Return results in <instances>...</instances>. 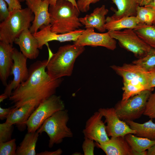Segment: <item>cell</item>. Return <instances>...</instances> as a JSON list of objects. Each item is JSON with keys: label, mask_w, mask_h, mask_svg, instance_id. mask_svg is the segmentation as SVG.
<instances>
[{"label": "cell", "mask_w": 155, "mask_h": 155, "mask_svg": "<svg viewBox=\"0 0 155 155\" xmlns=\"http://www.w3.org/2000/svg\"><path fill=\"white\" fill-rule=\"evenodd\" d=\"M47 61L48 59L38 61L32 64L29 69L28 79L13 91L9 100L14 104L15 110L33 100L36 101L38 106L55 94L63 79L53 80L49 76L46 70Z\"/></svg>", "instance_id": "obj_1"}, {"label": "cell", "mask_w": 155, "mask_h": 155, "mask_svg": "<svg viewBox=\"0 0 155 155\" xmlns=\"http://www.w3.org/2000/svg\"><path fill=\"white\" fill-rule=\"evenodd\" d=\"M49 10L51 29L54 33H69L83 26L80 20V11L67 0H57L55 5H50Z\"/></svg>", "instance_id": "obj_2"}, {"label": "cell", "mask_w": 155, "mask_h": 155, "mask_svg": "<svg viewBox=\"0 0 155 155\" xmlns=\"http://www.w3.org/2000/svg\"><path fill=\"white\" fill-rule=\"evenodd\" d=\"M84 46L68 44L60 46L56 53L50 50L46 65V71L53 79L71 76L76 59L84 51Z\"/></svg>", "instance_id": "obj_3"}, {"label": "cell", "mask_w": 155, "mask_h": 155, "mask_svg": "<svg viewBox=\"0 0 155 155\" xmlns=\"http://www.w3.org/2000/svg\"><path fill=\"white\" fill-rule=\"evenodd\" d=\"M28 7L10 12L8 17L0 24V41L13 45L25 30L29 29L34 16Z\"/></svg>", "instance_id": "obj_4"}, {"label": "cell", "mask_w": 155, "mask_h": 155, "mask_svg": "<svg viewBox=\"0 0 155 155\" xmlns=\"http://www.w3.org/2000/svg\"><path fill=\"white\" fill-rule=\"evenodd\" d=\"M69 119L68 111H58L46 119L36 131L41 134L45 132L49 137V147L61 143L64 139L73 136L71 129L67 125Z\"/></svg>", "instance_id": "obj_5"}, {"label": "cell", "mask_w": 155, "mask_h": 155, "mask_svg": "<svg viewBox=\"0 0 155 155\" xmlns=\"http://www.w3.org/2000/svg\"><path fill=\"white\" fill-rule=\"evenodd\" d=\"M65 109V104L60 96H51L41 103L29 118L26 123L28 131H36L46 119L56 112Z\"/></svg>", "instance_id": "obj_6"}, {"label": "cell", "mask_w": 155, "mask_h": 155, "mask_svg": "<svg viewBox=\"0 0 155 155\" xmlns=\"http://www.w3.org/2000/svg\"><path fill=\"white\" fill-rule=\"evenodd\" d=\"M151 92L145 90L125 102L121 101L117 103L114 108L119 119L123 121H134L143 115Z\"/></svg>", "instance_id": "obj_7"}, {"label": "cell", "mask_w": 155, "mask_h": 155, "mask_svg": "<svg viewBox=\"0 0 155 155\" xmlns=\"http://www.w3.org/2000/svg\"><path fill=\"white\" fill-rule=\"evenodd\" d=\"M108 31L122 46L133 53L138 59L146 55L152 48L140 38L133 29Z\"/></svg>", "instance_id": "obj_8"}, {"label": "cell", "mask_w": 155, "mask_h": 155, "mask_svg": "<svg viewBox=\"0 0 155 155\" xmlns=\"http://www.w3.org/2000/svg\"><path fill=\"white\" fill-rule=\"evenodd\" d=\"M12 58L13 64L11 75L13 78L10 83L7 84L3 93L0 95L5 99L10 96L13 91L22 83L25 82L29 76V69L27 65V58L20 51L14 48Z\"/></svg>", "instance_id": "obj_9"}, {"label": "cell", "mask_w": 155, "mask_h": 155, "mask_svg": "<svg viewBox=\"0 0 155 155\" xmlns=\"http://www.w3.org/2000/svg\"><path fill=\"white\" fill-rule=\"evenodd\" d=\"M98 111L105 119L106 131L108 137H124L128 134L136 133L125 121L119 119L114 108H100Z\"/></svg>", "instance_id": "obj_10"}, {"label": "cell", "mask_w": 155, "mask_h": 155, "mask_svg": "<svg viewBox=\"0 0 155 155\" xmlns=\"http://www.w3.org/2000/svg\"><path fill=\"white\" fill-rule=\"evenodd\" d=\"M73 44L80 46H102L111 50H114L117 47L115 39L111 36L108 31L105 33H97L94 32L93 28L84 30Z\"/></svg>", "instance_id": "obj_11"}, {"label": "cell", "mask_w": 155, "mask_h": 155, "mask_svg": "<svg viewBox=\"0 0 155 155\" xmlns=\"http://www.w3.org/2000/svg\"><path fill=\"white\" fill-rule=\"evenodd\" d=\"M26 4L34 13V19L29 30L32 34L42 26L50 24L49 0H25Z\"/></svg>", "instance_id": "obj_12"}, {"label": "cell", "mask_w": 155, "mask_h": 155, "mask_svg": "<svg viewBox=\"0 0 155 155\" xmlns=\"http://www.w3.org/2000/svg\"><path fill=\"white\" fill-rule=\"evenodd\" d=\"M103 117L99 111L94 112L86 121L82 132L84 137L89 138L99 144L109 140L106 126L102 120Z\"/></svg>", "instance_id": "obj_13"}, {"label": "cell", "mask_w": 155, "mask_h": 155, "mask_svg": "<svg viewBox=\"0 0 155 155\" xmlns=\"http://www.w3.org/2000/svg\"><path fill=\"white\" fill-rule=\"evenodd\" d=\"M84 29H79L73 32L63 34H58L52 32L50 25H44L40 30L32 34L37 39L39 49H42L43 46L51 41L56 40L60 42L66 41H75L82 34Z\"/></svg>", "instance_id": "obj_14"}, {"label": "cell", "mask_w": 155, "mask_h": 155, "mask_svg": "<svg viewBox=\"0 0 155 155\" xmlns=\"http://www.w3.org/2000/svg\"><path fill=\"white\" fill-rule=\"evenodd\" d=\"M110 67L122 77L123 81H138L144 85L146 90H150L148 86V71L133 63L124 64L121 66L113 65Z\"/></svg>", "instance_id": "obj_15"}, {"label": "cell", "mask_w": 155, "mask_h": 155, "mask_svg": "<svg viewBox=\"0 0 155 155\" xmlns=\"http://www.w3.org/2000/svg\"><path fill=\"white\" fill-rule=\"evenodd\" d=\"M14 43L19 46L20 51L28 59H34L38 56L39 51L38 41L29 29L24 30Z\"/></svg>", "instance_id": "obj_16"}, {"label": "cell", "mask_w": 155, "mask_h": 155, "mask_svg": "<svg viewBox=\"0 0 155 155\" xmlns=\"http://www.w3.org/2000/svg\"><path fill=\"white\" fill-rule=\"evenodd\" d=\"M95 143L106 155H132L133 150L124 137H111L105 142Z\"/></svg>", "instance_id": "obj_17"}, {"label": "cell", "mask_w": 155, "mask_h": 155, "mask_svg": "<svg viewBox=\"0 0 155 155\" xmlns=\"http://www.w3.org/2000/svg\"><path fill=\"white\" fill-rule=\"evenodd\" d=\"M38 106L36 101L32 100L14 110L6 119L5 122L12 125L16 124L19 130H23L27 127L26 121Z\"/></svg>", "instance_id": "obj_18"}, {"label": "cell", "mask_w": 155, "mask_h": 155, "mask_svg": "<svg viewBox=\"0 0 155 155\" xmlns=\"http://www.w3.org/2000/svg\"><path fill=\"white\" fill-rule=\"evenodd\" d=\"M14 49L12 45L0 41V79L5 86L7 85V81L13 64Z\"/></svg>", "instance_id": "obj_19"}, {"label": "cell", "mask_w": 155, "mask_h": 155, "mask_svg": "<svg viewBox=\"0 0 155 155\" xmlns=\"http://www.w3.org/2000/svg\"><path fill=\"white\" fill-rule=\"evenodd\" d=\"M108 12V10L106 8L105 6L102 5L100 7L95 8L90 14L80 18V21L85 26V28H93L103 32L106 30L105 27V16Z\"/></svg>", "instance_id": "obj_20"}, {"label": "cell", "mask_w": 155, "mask_h": 155, "mask_svg": "<svg viewBox=\"0 0 155 155\" xmlns=\"http://www.w3.org/2000/svg\"><path fill=\"white\" fill-rule=\"evenodd\" d=\"M140 25L136 16L123 17L115 19L111 16L106 18L105 27L108 31L120 30L123 29H134Z\"/></svg>", "instance_id": "obj_21"}, {"label": "cell", "mask_w": 155, "mask_h": 155, "mask_svg": "<svg viewBox=\"0 0 155 155\" xmlns=\"http://www.w3.org/2000/svg\"><path fill=\"white\" fill-rule=\"evenodd\" d=\"M117 8L111 17L115 19L125 17L136 16L139 5L135 0H111Z\"/></svg>", "instance_id": "obj_22"}, {"label": "cell", "mask_w": 155, "mask_h": 155, "mask_svg": "<svg viewBox=\"0 0 155 155\" xmlns=\"http://www.w3.org/2000/svg\"><path fill=\"white\" fill-rule=\"evenodd\" d=\"M39 134L36 131L28 132L17 148L16 155H36V148Z\"/></svg>", "instance_id": "obj_23"}, {"label": "cell", "mask_w": 155, "mask_h": 155, "mask_svg": "<svg viewBox=\"0 0 155 155\" xmlns=\"http://www.w3.org/2000/svg\"><path fill=\"white\" fill-rule=\"evenodd\" d=\"M124 121L136 131L135 135L155 140V123L153 122L152 119L143 123L130 120Z\"/></svg>", "instance_id": "obj_24"}, {"label": "cell", "mask_w": 155, "mask_h": 155, "mask_svg": "<svg viewBox=\"0 0 155 155\" xmlns=\"http://www.w3.org/2000/svg\"><path fill=\"white\" fill-rule=\"evenodd\" d=\"M132 134H128L124 137L133 150L139 152H142L146 151L155 144V140L138 137Z\"/></svg>", "instance_id": "obj_25"}, {"label": "cell", "mask_w": 155, "mask_h": 155, "mask_svg": "<svg viewBox=\"0 0 155 155\" xmlns=\"http://www.w3.org/2000/svg\"><path fill=\"white\" fill-rule=\"evenodd\" d=\"M123 91L121 101L124 102L131 97L146 90L144 85L136 80L123 81Z\"/></svg>", "instance_id": "obj_26"}, {"label": "cell", "mask_w": 155, "mask_h": 155, "mask_svg": "<svg viewBox=\"0 0 155 155\" xmlns=\"http://www.w3.org/2000/svg\"><path fill=\"white\" fill-rule=\"evenodd\" d=\"M137 35L151 47L155 48V26L141 25L133 29Z\"/></svg>", "instance_id": "obj_27"}, {"label": "cell", "mask_w": 155, "mask_h": 155, "mask_svg": "<svg viewBox=\"0 0 155 155\" xmlns=\"http://www.w3.org/2000/svg\"><path fill=\"white\" fill-rule=\"evenodd\" d=\"M136 16L141 25H152L155 17V11L139 5L137 9Z\"/></svg>", "instance_id": "obj_28"}, {"label": "cell", "mask_w": 155, "mask_h": 155, "mask_svg": "<svg viewBox=\"0 0 155 155\" xmlns=\"http://www.w3.org/2000/svg\"><path fill=\"white\" fill-rule=\"evenodd\" d=\"M132 63L147 71L155 69V48L152 47L146 55L133 61Z\"/></svg>", "instance_id": "obj_29"}, {"label": "cell", "mask_w": 155, "mask_h": 155, "mask_svg": "<svg viewBox=\"0 0 155 155\" xmlns=\"http://www.w3.org/2000/svg\"><path fill=\"white\" fill-rule=\"evenodd\" d=\"M16 141L14 139L5 142H0V155H16Z\"/></svg>", "instance_id": "obj_30"}, {"label": "cell", "mask_w": 155, "mask_h": 155, "mask_svg": "<svg viewBox=\"0 0 155 155\" xmlns=\"http://www.w3.org/2000/svg\"><path fill=\"white\" fill-rule=\"evenodd\" d=\"M13 125L5 122L0 124V142H5L11 140Z\"/></svg>", "instance_id": "obj_31"}, {"label": "cell", "mask_w": 155, "mask_h": 155, "mask_svg": "<svg viewBox=\"0 0 155 155\" xmlns=\"http://www.w3.org/2000/svg\"><path fill=\"white\" fill-rule=\"evenodd\" d=\"M143 115L151 119H155V92L150 94L147 101Z\"/></svg>", "instance_id": "obj_32"}, {"label": "cell", "mask_w": 155, "mask_h": 155, "mask_svg": "<svg viewBox=\"0 0 155 155\" xmlns=\"http://www.w3.org/2000/svg\"><path fill=\"white\" fill-rule=\"evenodd\" d=\"M82 148L84 155H94V148L96 146L94 140L89 138L84 137Z\"/></svg>", "instance_id": "obj_33"}, {"label": "cell", "mask_w": 155, "mask_h": 155, "mask_svg": "<svg viewBox=\"0 0 155 155\" xmlns=\"http://www.w3.org/2000/svg\"><path fill=\"white\" fill-rule=\"evenodd\" d=\"M100 0H78L77 2L78 8L79 10L83 13H85L89 11L90 5L94 4Z\"/></svg>", "instance_id": "obj_34"}, {"label": "cell", "mask_w": 155, "mask_h": 155, "mask_svg": "<svg viewBox=\"0 0 155 155\" xmlns=\"http://www.w3.org/2000/svg\"><path fill=\"white\" fill-rule=\"evenodd\" d=\"M7 4L4 0H0V21L1 22L6 19L10 14Z\"/></svg>", "instance_id": "obj_35"}, {"label": "cell", "mask_w": 155, "mask_h": 155, "mask_svg": "<svg viewBox=\"0 0 155 155\" xmlns=\"http://www.w3.org/2000/svg\"><path fill=\"white\" fill-rule=\"evenodd\" d=\"M8 5V8L10 12L13 10L22 9V6L19 0H4Z\"/></svg>", "instance_id": "obj_36"}, {"label": "cell", "mask_w": 155, "mask_h": 155, "mask_svg": "<svg viewBox=\"0 0 155 155\" xmlns=\"http://www.w3.org/2000/svg\"><path fill=\"white\" fill-rule=\"evenodd\" d=\"M148 86L151 91L155 87V68L148 71Z\"/></svg>", "instance_id": "obj_37"}, {"label": "cell", "mask_w": 155, "mask_h": 155, "mask_svg": "<svg viewBox=\"0 0 155 155\" xmlns=\"http://www.w3.org/2000/svg\"><path fill=\"white\" fill-rule=\"evenodd\" d=\"M14 110V108H3L0 107V119L3 120L7 118L10 114Z\"/></svg>", "instance_id": "obj_38"}, {"label": "cell", "mask_w": 155, "mask_h": 155, "mask_svg": "<svg viewBox=\"0 0 155 155\" xmlns=\"http://www.w3.org/2000/svg\"><path fill=\"white\" fill-rule=\"evenodd\" d=\"M63 152L62 149L61 148L53 151H45L36 154L37 155H60Z\"/></svg>", "instance_id": "obj_39"}, {"label": "cell", "mask_w": 155, "mask_h": 155, "mask_svg": "<svg viewBox=\"0 0 155 155\" xmlns=\"http://www.w3.org/2000/svg\"><path fill=\"white\" fill-rule=\"evenodd\" d=\"M57 0H49L50 5H55ZM71 3L75 7L78 8L77 2L76 0H67Z\"/></svg>", "instance_id": "obj_40"}, {"label": "cell", "mask_w": 155, "mask_h": 155, "mask_svg": "<svg viewBox=\"0 0 155 155\" xmlns=\"http://www.w3.org/2000/svg\"><path fill=\"white\" fill-rule=\"evenodd\" d=\"M151 0H135L136 3L140 6H143L146 5Z\"/></svg>", "instance_id": "obj_41"}, {"label": "cell", "mask_w": 155, "mask_h": 155, "mask_svg": "<svg viewBox=\"0 0 155 155\" xmlns=\"http://www.w3.org/2000/svg\"><path fill=\"white\" fill-rule=\"evenodd\" d=\"M147 155H155V144L148 149Z\"/></svg>", "instance_id": "obj_42"}, {"label": "cell", "mask_w": 155, "mask_h": 155, "mask_svg": "<svg viewBox=\"0 0 155 155\" xmlns=\"http://www.w3.org/2000/svg\"><path fill=\"white\" fill-rule=\"evenodd\" d=\"M144 7L155 11V0H151Z\"/></svg>", "instance_id": "obj_43"}, {"label": "cell", "mask_w": 155, "mask_h": 155, "mask_svg": "<svg viewBox=\"0 0 155 155\" xmlns=\"http://www.w3.org/2000/svg\"><path fill=\"white\" fill-rule=\"evenodd\" d=\"M132 155H147V151L139 152L133 150Z\"/></svg>", "instance_id": "obj_44"}, {"label": "cell", "mask_w": 155, "mask_h": 155, "mask_svg": "<svg viewBox=\"0 0 155 155\" xmlns=\"http://www.w3.org/2000/svg\"><path fill=\"white\" fill-rule=\"evenodd\" d=\"M73 155H82L80 153L76 152L72 154Z\"/></svg>", "instance_id": "obj_45"}, {"label": "cell", "mask_w": 155, "mask_h": 155, "mask_svg": "<svg viewBox=\"0 0 155 155\" xmlns=\"http://www.w3.org/2000/svg\"><path fill=\"white\" fill-rule=\"evenodd\" d=\"M152 25L155 26V17L153 22Z\"/></svg>", "instance_id": "obj_46"}, {"label": "cell", "mask_w": 155, "mask_h": 155, "mask_svg": "<svg viewBox=\"0 0 155 155\" xmlns=\"http://www.w3.org/2000/svg\"><path fill=\"white\" fill-rule=\"evenodd\" d=\"M19 1H20V2H22V1H25V0H19Z\"/></svg>", "instance_id": "obj_47"}]
</instances>
